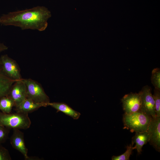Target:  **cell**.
<instances>
[{"label":"cell","mask_w":160,"mask_h":160,"mask_svg":"<svg viewBox=\"0 0 160 160\" xmlns=\"http://www.w3.org/2000/svg\"><path fill=\"white\" fill-rule=\"evenodd\" d=\"M152 117L139 111L131 113H124L123 116L124 128L131 132L147 130Z\"/></svg>","instance_id":"obj_2"},{"label":"cell","mask_w":160,"mask_h":160,"mask_svg":"<svg viewBox=\"0 0 160 160\" xmlns=\"http://www.w3.org/2000/svg\"><path fill=\"white\" fill-rule=\"evenodd\" d=\"M127 150L123 154L118 156H113L111 158L112 160H129L132 154L133 150L135 149V147L130 144L126 147Z\"/></svg>","instance_id":"obj_17"},{"label":"cell","mask_w":160,"mask_h":160,"mask_svg":"<svg viewBox=\"0 0 160 160\" xmlns=\"http://www.w3.org/2000/svg\"><path fill=\"white\" fill-rule=\"evenodd\" d=\"M150 135L147 130L140 132H136L135 135L132 137V145L134 143L135 149H137L138 154L140 153L143 146L149 142Z\"/></svg>","instance_id":"obj_14"},{"label":"cell","mask_w":160,"mask_h":160,"mask_svg":"<svg viewBox=\"0 0 160 160\" xmlns=\"http://www.w3.org/2000/svg\"><path fill=\"white\" fill-rule=\"evenodd\" d=\"M22 79L15 81L8 95L13 100L15 108L18 106L27 98L26 87Z\"/></svg>","instance_id":"obj_8"},{"label":"cell","mask_w":160,"mask_h":160,"mask_svg":"<svg viewBox=\"0 0 160 160\" xmlns=\"http://www.w3.org/2000/svg\"><path fill=\"white\" fill-rule=\"evenodd\" d=\"M0 144V160H11L12 158L8 150Z\"/></svg>","instance_id":"obj_20"},{"label":"cell","mask_w":160,"mask_h":160,"mask_svg":"<svg viewBox=\"0 0 160 160\" xmlns=\"http://www.w3.org/2000/svg\"><path fill=\"white\" fill-rule=\"evenodd\" d=\"M7 46L0 42V54L7 49ZM15 81L9 78L3 71L0 61V99L7 96L10 90Z\"/></svg>","instance_id":"obj_11"},{"label":"cell","mask_w":160,"mask_h":160,"mask_svg":"<svg viewBox=\"0 0 160 160\" xmlns=\"http://www.w3.org/2000/svg\"><path fill=\"white\" fill-rule=\"evenodd\" d=\"M22 80L26 87L27 98L48 106L50 99L41 85L31 79H23Z\"/></svg>","instance_id":"obj_4"},{"label":"cell","mask_w":160,"mask_h":160,"mask_svg":"<svg viewBox=\"0 0 160 160\" xmlns=\"http://www.w3.org/2000/svg\"><path fill=\"white\" fill-rule=\"evenodd\" d=\"M11 129L0 125V144L5 142L9 138Z\"/></svg>","instance_id":"obj_19"},{"label":"cell","mask_w":160,"mask_h":160,"mask_svg":"<svg viewBox=\"0 0 160 160\" xmlns=\"http://www.w3.org/2000/svg\"><path fill=\"white\" fill-rule=\"evenodd\" d=\"M151 91V88L148 85H146L139 92L141 102L140 111L152 118H155L156 117L155 101Z\"/></svg>","instance_id":"obj_5"},{"label":"cell","mask_w":160,"mask_h":160,"mask_svg":"<svg viewBox=\"0 0 160 160\" xmlns=\"http://www.w3.org/2000/svg\"><path fill=\"white\" fill-rule=\"evenodd\" d=\"M48 106H50L57 110V112L60 111L73 119L77 120L79 118L81 114L74 110L66 103L63 102H49Z\"/></svg>","instance_id":"obj_12"},{"label":"cell","mask_w":160,"mask_h":160,"mask_svg":"<svg viewBox=\"0 0 160 160\" xmlns=\"http://www.w3.org/2000/svg\"><path fill=\"white\" fill-rule=\"evenodd\" d=\"M156 117H160V90L155 88L153 95Z\"/></svg>","instance_id":"obj_18"},{"label":"cell","mask_w":160,"mask_h":160,"mask_svg":"<svg viewBox=\"0 0 160 160\" xmlns=\"http://www.w3.org/2000/svg\"><path fill=\"white\" fill-rule=\"evenodd\" d=\"M147 131L150 135L149 142L156 151H160V117L152 118Z\"/></svg>","instance_id":"obj_9"},{"label":"cell","mask_w":160,"mask_h":160,"mask_svg":"<svg viewBox=\"0 0 160 160\" xmlns=\"http://www.w3.org/2000/svg\"><path fill=\"white\" fill-rule=\"evenodd\" d=\"M151 83L155 88L160 90V69L159 68L153 69L152 72Z\"/></svg>","instance_id":"obj_16"},{"label":"cell","mask_w":160,"mask_h":160,"mask_svg":"<svg viewBox=\"0 0 160 160\" xmlns=\"http://www.w3.org/2000/svg\"><path fill=\"white\" fill-rule=\"evenodd\" d=\"M121 100L125 113L129 114L140 111L141 102L139 92L125 95Z\"/></svg>","instance_id":"obj_7"},{"label":"cell","mask_w":160,"mask_h":160,"mask_svg":"<svg viewBox=\"0 0 160 160\" xmlns=\"http://www.w3.org/2000/svg\"><path fill=\"white\" fill-rule=\"evenodd\" d=\"M0 61L3 71L9 78L15 81L23 79L20 68L15 60L4 55L0 57Z\"/></svg>","instance_id":"obj_6"},{"label":"cell","mask_w":160,"mask_h":160,"mask_svg":"<svg viewBox=\"0 0 160 160\" xmlns=\"http://www.w3.org/2000/svg\"><path fill=\"white\" fill-rule=\"evenodd\" d=\"M13 129V133L10 139L11 145L13 148L20 152L25 159H29L30 157L28 155V150L24 141L23 133L19 129Z\"/></svg>","instance_id":"obj_10"},{"label":"cell","mask_w":160,"mask_h":160,"mask_svg":"<svg viewBox=\"0 0 160 160\" xmlns=\"http://www.w3.org/2000/svg\"><path fill=\"white\" fill-rule=\"evenodd\" d=\"M51 16L50 12L43 6H38L22 10L10 12L0 17V24L13 26L22 30L44 31L47 20Z\"/></svg>","instance_id":"obj_1"},{"label":"cell","mask_w":160,"mask_h":160,"mask_svg":"<svg viewBox=\"0 0 160 160\" xmlns=\"http://www.w3.org/2000/svg\"><path fill=\"white\" fill-rule=\"evenodd\" d=\"M42 107L47 106L44 104L35 103L26 98L20 105L15 108V111L17 112L28 113Z\"/></svg>","instance_id":"obj_13"},{"label":"cell","mask_w":160,"mask_h":160,"mask_svg":"<svg viewBox=\"0 0 160 160\" xmlns=\"http://www.w3.org/2000/svg\"><path fill=\"white\" fill-rule=\"evenodd\" d=\"M14 106V104L13 100L8 95L0 99V110L2 112L7 113H10Z\"/></svg>","instance_id":"obj_15"},{"label":"cell","mask_w":160,"mask_h":160,"mask_svg":"<svg viewBox=\"0 0 160 160\" xmlns=\"http://www.w3.org/2000/svg\"><path fill=\"white\" fill-rule=\"evenodd\" d=\"M31 124L28 113L17 112L7 113L0 111V125L10 129H26Z\"/></svg>","instance_id":"obj_3"}]
</instances>
